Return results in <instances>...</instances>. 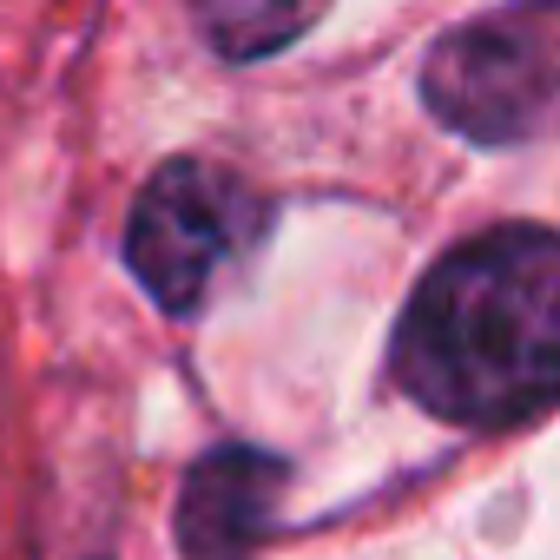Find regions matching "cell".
I'll list each match as a JSON object with an SVG mask.
<instances>
[{"label": "cell", "instance_id": "obj_1", "mask_svg": "<svg viewBox=\"0 0 560 560\" xmlns=\"http://www.w3.org/2000/svg\"><path fill=\"white\" fill-rule=\"evenodd\" d=\"M396 383L475 429L560 402V231L501 224L448 250L396 324Z\"/></svg>", "mask_w": 560, "mask_h": 560}, {"label": "cell", "instance_id": "obj_2", "mask_svg": "<svg viewBox=\"0 0 560 560\" xmlns=\"http://www.w3.org/2000/svg\"><path fill=\"white\" fill-rule=\"evenodd\" d=\"M257 237H264V198L237 172L211 159H172L145 178L132 205L126 264L152 291V304H165L172 317H191Z\"/></svg>", "mask_w": 560, "mask_h": 560}, {"label": "cell", "instance_id": "obj_3", "mask_svg": "<svg viewBox=\"0 0 560 560\" xmlns=\"http://www.w3.org/2000/svg\"><path fill=\"white\" fill-rule=\"evenodd\" d=\"M422 100L462 139H527L560 106V8H501L435 40Z\"/></svg>", "mask_w": 560, "mask_h": 560}, {"label": "cell", "instance_id": "obj_4", "mask_svg": "<svg viewBox=\"0 0 560 560\" xmlns=\"http://www.w3.org/2000/svg\"><path fill=\"white\" fill-rule=\"evenodd\" d=\"M277 494H284V462L277 455L244 448V442L198 455L185 488H178L185 560H250L270 514H277Z\"/></svg>", "mask_w": 560, "mask_h": 560}, {"label": "cell", "instance_id": "obj_5", "mask_svg": "<svg viewBox=\"0 0 560 560\" xmlns=\"http://www.w3.org/2000/svg\"><path fill=\"white\" fill-rule=\"evenodd\" d=\"M198 27L218 40L224 60H264L270 47L298 40V34L311 27V14H291V8H218V14H205Z\"/></svg>", "mask_w": 560, "mask_h": 560}]
</instances>
